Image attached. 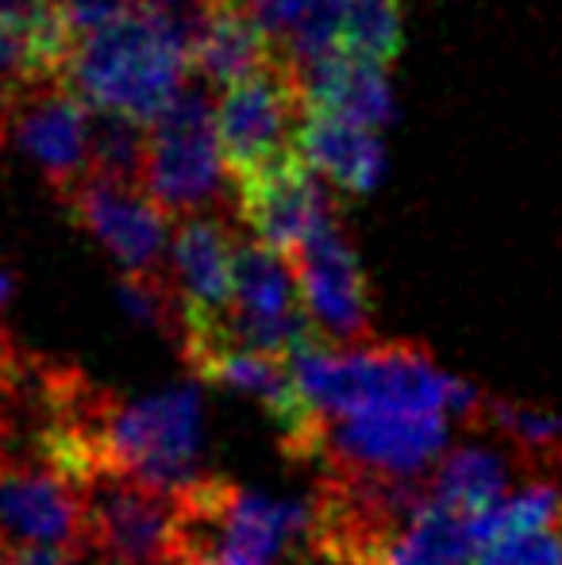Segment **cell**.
Segmentation results:
<instances>
[{
    "label": "cell",
    "mask_w": 562,
    "mask_h": 565,
    "mask_svg": "<svg viewBox=\"0 0 562 565\" xmlns=\"http://www.w3.org/2000/svg\"><path fill=\"white\" fill-rule=\"evenodd\" d=\"M150 124L89 108V173L147 189Z\"/></svg>",
    "instance_id": "d6986e66"
},
{
    "label": "cell",
    "mask_w": 562,
    "mask_h": 565,
    "mask_svg": "<svg viewBox=\"0 0 562 565\" xmlns=\"http://www.w3.org/2000/svg\"><path fill=\"white\" fill-rule=\"evenodd\" d=\"M308 539V500H274L220 473L173 492V565H278Z\"/></svg>",
    "instance_id": "7a4b0ae2"
},
{
    "label": "cell",
    "mask_w": 562,
    "mask_h": 565,
    "mask_svg": "<svg viewBox=\"0 0 562 565\" xmlns=\"http://www.w3.org/2000/svg\"><path fill=\"white\" fill-rule=\"evenodd\" d=\"M300 281V300L316 335L331 350L370 347L374 339V292L339 216L316 231L305 250L293 258Z\"/></svg>",
    "instance_id": "9c48e42d"
},
{
    "label": "cell",
    "mask_w": 562,
    "mask_h": 565,
    "mask_svg": "<svg viewBox=\"0 0 562 565\" xmlns=\"http://www.w3.org/2000/svg\"><path fill=\"white\" fill-rule=\"evenodd\" d=\"M297 150L320 178L351 196H367L385 173V147L378 131L324 113L305 116Z\"/></svg>",
    "instance_id": "2e32d148"
},
{
    "label": "cell",
    "mask_w": 562,
    "mask_h": 565,
    "mask_svg": "<svg viewBox=\"0 0 562 565\" xmlns=\"http://www.w3.org/2000/svg\"><path fill=\"white\" fill-rule=\"evenodd\" d=\"M85 558L97 565H173V497L105 473L85 489Z\"/></svg>",
    "instance_id": "30bf717a"
},
{
    "label": "cell",
    "mask_w": 562,
    "mask_h": 565,
    "mask_svg": "<svg viewBox=\"0 0 562 565\" xmlns=\"http://www.w3.org/2000/svg\"><path fill=\"white\" fill-rule=\"evenodd\" d=\"M305 116V74L282 54L243 82L227 85L216 105V135L227 178L240 185L297 154Z\"/></svg>",
    "instance_id": "5b68a950"
},
{
    "label": "cell",
    "mask_w": 562,
    "mask_h": 565,
    "mask_svg": "<svg viewBox=\"0 0 562 565\" xmlns=\"http://www.w3.org/2000/svg\"><path fill=\"white\" fill-rule=\"evenodd\" d=\"M12 131L54 196L89 178V105L66 85H39L15 105Z\"/></svg>",
    "instance_id": "4fadbf2b"
},
{
    "label": "cell",
    "mask_w": 562,
    "mask_h": 565,
    "mask_svg": "<svg viewBox=\"0 0 562 565\" xmlns=\"http://www.w3.org/2000/svg\"><path fill=\"white\" fill-rule=\"evenodd\" d=\"M227 166L220 154L216 105L209 85H185L150 124L147 193L170 220L224 209Z\"/></svg>",
    "instance_id": "277c9868"
},
{
    "label": "cell",
    "mask_w": 562,
    "mask_h": 565,
    "mask_svg": "<svg viewBox=\"0 0 562 565\" xmlns=\"http://www.w3.org/2000/svg\"><path fill=\"white\" fill-rule=\"evenodd\" d=\"M520 469H528L520 454L494 450L486 443H463V447L443 454L439 466L427 473V492L478 520V515H486L489 508H497L517 492L512 481H517Z\"/></svg>",
    "instance_id": "e0dca14e"
},
{
    "label": "cell",
    "mask_w": 562,
    "mask_h": 565,
    "mask_svg": "<svg viewBox=\"0 0 562 565\" xmlns=\"http://www.w3.org/2000/svg\"><path fill=\"white\" fill-rule=\"evenodd\" d=\"M116 297H120L124 312L142 328L158 331L162 339L181 342V297L173 289V277L162 269H120L116 277Z\"/></svg>",
    "instance_id": "7402d4cb"
},
{
    "label": "cell",
    "mask_w": 562,
    "mask_h": 565,
    "mask_svg": "<svg viewBox=\"0 0 562 565\" xmlns=\"http://www.w3.org/2000/svg\"><path fill=\"white\" fill-rule=\"evenodd\" d=\"M93 450L100 477L116 473L155 492H181L201 477L204 458V401L197 385L120 401L100 388L93 408Z\"/></svg>",
    "instance_id": "3957f363"
},
{
    "label": "cell",
    "mask_w": 562,
    "mask_h": 565,
    "mask_svg": "<svg viewBox=\"0 0 562 565\" xmlns=\"http://www.w3.org/2000/svg\"><path fill=\"white\" fill-rule=\"evenodd\" d=\"M478 554L474 543V515L443 504L427 492L421 512L405 523L382 565H466Z\"/></svg>",
    "instance_id": "ac0fdd59"
},
{
    "label": "cell",
    "mask_w": 562,
    "mask_h": 565,
    "mask_svg": "<svg viewBox=\"0 0 562 565\" xmlns=\"http://www.w3.org/2000/svg\"><path fill=\"white\" fill-rule=\"evenodd\" d=\"M405 46L401 31V0H351L339 23L336 51H347L354 58H367L374 66H393V58Z\"/></svg>",
    "instance_id": "44dd1931"
},
{
    "label": "cell",
    "mask_w": 562,
    "mask_h": 565,
    "mask_svg": "<svg viewBox=\"0 0 562 565\" xmlns=\"http://www.w3.org/2000/svg\"><path fill=\"white\" fill-rule=\"evenodd\" d=\"M181 358L201 381L255 401L271 419L285 458L297 461V466H320L324 447H328V419L305 396L289 358L271 354V350L235 347V342L189 350Z\"/></svg>",
    "instance_id": "8992f818"
},
{
    "label": "cell",
    "mask_w": 562,
    "mask_h": 565,
    "mask_svg": "<svg viewBox=\"0 0 562 565\" xmlns=\"http://www.w3.org/2000/svg\"><path fill=\"white\" fill-rule=\"evenodd\" d=\"M31 89H39V82H35V74H31L28 43H23V31H20V23H15L8 0H0V108L12 116L15 105H20Z\"/></svg>",
    "instance_id": "603a6c76"
},
{
    "label": "cell",
    "mask_w": 562,
    "mask_h": 565,
    "mask_svg": "<svg viewBox=\"0 0 562 565\" xmlns=\"http://www.w3.org/2000/svg\"><path fill=\"white\" fill-rule=\"evenodd\" d=\"M0 565H77V558L59 551H0Z\"/></svg>",
    "instance_id": "cb8c5ba5"
},
{
    "label": "cell",
    "mask_w": 562,
    "mask_h": 565,
    "mask_svg": "<svg viewBox=\"0 0 562 565\" xmlns=\"http://www.w3.org/2000/svg\"><path fill=\"white\" fill-rule=\"evenodd\" d=\"M85 489L39 458L0 461V551L85 558Z\"/></svg>",
    "instance_id": "ba28073f"
},
{
    "label": "cell",
    "mask_w": 562,
    "mask_h": 565,
    "mask_svg": "<svg viewBox=\"0 0 562 565\" xmlns=\"http://www.w3.org/2000/svg\"><path fill=\"white\" fill-rule=\"evenodd\" d=\"M450 439L447 412L424 408H367L328 419L324 469L336 473L385 477V481H421L439 466Z\"/></svg>",
    "instance_id": "52a82bcc"
},
{
    "label": "cell",
    "mask_w": 562,
    "mask_h": 565,
    "mask_svg": "<svg viewBox=\"0 0 562 565\" xmlns=\"http://www.w3.org/2000/svg\"><path fill=\"white\" fill-rule=\"evenodd\" d=\"M193 62L181 31L139 0L128 15L89 31L70 62L66 89L89 108L155 124L189 85Z\"/></svg>",
    "instance_id": "6da1fadb"
},
{
    "label": "cell",
    "mask_w": 562,
    "mask_h": 565,
    "mask_svg": "<svg viewBox=\"0 0 562 565\" xmlns=\"http://www.w3.org/2000/svg\"><path fill=\"white\" fill-rule=\"evenodd\" d=\"M481 427H494L497 435H505L512 454H520L528 461V469L551 466L555 454L562 450V416L551 408H540V404L489 396Z\"/></svg>",
    "instance_id": "ffe728a7"
},
{
    "label": "cell",
    "mask_w": 562,
    "mask_h": 565,
    "mask_svg": "<svg viewBox=\"0 0 562 565\" xmlns=\"http://www.w3.org/2000/svg\"><path fill=\"white\" fill-rule=\"evenodd\" d=\"M300 74H305L308 113L347 119V124L370 127V131L393 119V89L385 66L354 58L347 51H331Z\"/></svg>",
    "instance_id": "9a60e30c"
},
{
    "label": "cell",
    "mask_w": 562,
    "mask_h": 565,
    "mask_svg": "<svg viewBox=\"0 0 562 565\" xmlns=\"http://www.w3.org/2000/svg\"><path fill=\"white\" fill-rule=\"evenodd\" d=\"M278 58V46L258 23L251 0H209V15L193 43V74L209 89H227Z\"/></svg>",
    "instance_id": "5bb4252c"
},
{
    "label": "cell",
    "mask_w": 562,
    "mask_h": 565,
    "mask_svg": "<svg viewBox=\"0 0 562 565\" xmlns=\"http://www.w3.org/2000/svg\"><path fill=\"white\" fill-rule=\"evenodd\" d=\"M235 209L240 220L251 227V238L278 250L282 258H297L305 243L336 220L328 189L316 181V170L305 154H293L271 170L235 185Z\"/></svg>",
    "instance_id": "8fae6325"
},
{
    "label": "cell",
    "mask_w": 562,
    "mask_h": 565,
    "mask_svg": "<svg viewBox=\"0 0 562 565\" xmlns=\"http://www.w3.org/2000/svg\"><path fill=\"white\" fill-rule=\"evenodd\" d=\"M59 204L120 262V269H162L170 216L150 201L147 189L89 173L82 185L59 196Z\"/></svg>",
    "instance_id": "7c38bea8"
},
{
    "label": "cell",
    "mask_w": 562,
    "mask_h": 565,
    "mask_svg": "<svg viewBox=\"0 0 562 565\" xmlns=\"http://www.w3.org/2000/svg\"><path fill=\"white\" fill-rule=\"evenodd\" d=\"M551 466H559V473H562V450L555 454V461H551Z\"/></svg>",
    "instance_id": "4316f807"
},
{
    "label": "cell",
    "mask_w": 562,
    "mask_h": 565,
    "mask_svg": "<svg viewBox=\"0 0 562 565\" xmlns=\"http://www.w3.org/2000/svg\"><path fill=\"white\" fill-rule=\"evenodd\" d=\"M15 297V274L12 269H0V323H4V308Z\"/></svg>",
    "instance_id": "d4e9b609"
},
{
    "label": "cell",
    "mask_w": 562,
    "mask_h": 565,
    "mask_svg": "<svg viewBox=\"0 0 562 565\" xmlns=\"http://www.w3.org/2000/svg\"><path fill=\"white\" fill-rule=\"evenodd\" d=\"M8 131H12V116H8L4 108H0V147L8 142Z\"/></svg>",
    "instance_id": "484cf974"
}]
</instances>
